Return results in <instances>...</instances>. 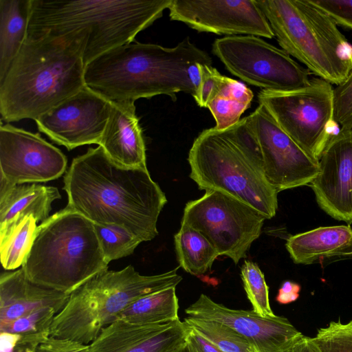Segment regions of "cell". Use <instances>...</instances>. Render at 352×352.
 <instances>
[{
    "label": "cell",
    "mask_w": 352,
    "mask_h": 352,
    "mask_svg": "<svg viewBox=\"0 0 352 352\" xmlns=\"http://www.w3.org/2000/svg\"><path fill=\"white\" fill-rule=\"evenodd\" d=\"M212 58L188 38L175 47L131 42L100 55L85 67V85L111 102L185 92L192 96L200 81L199 65Z\"/></svg>",
    "instance_id": "cell-2"
},
{
    "label": "cell",
    "mask_w": 352,
    "mask_h": 352,
    "mask_svg": "<svg viewBox=\"0 0 352 352\" xmlns=\"http://www.w3.org/2000/svg\"><path fill=\"white\" fill-rule=\"evenodd\" d=\"M300 285L295 282L285 280L279 288L276 300L282 305L296 301L299 298Z\"/></svg>",
    "instance_id": "cell-38"
},
{
    "label": "cell",
    "mask_w": 352,
    "mask_h": 352,
    "mask_svg": "<svg viewBox=\"0 0 352 352\" xmlns=\"http://www.w3.org/2000/svg\"><path fill=\"white\" fill-rule=\"evenodd\" d=\"M106 261L132 254L142 241L118 226L94 223Z\"/></svg>",
    "instance_id": "cell-29"
},
{
    "label": "cell",
    "mask_w": 352,
    "mask_h": 352,
    "mask_svg": "<svg viewBox=\"0 0 352 352\" xmlns=\"http://www.w3.org/2000/svg\"><path fill=\"white\" fill-rule=\"evenodd\" d=\"M311 338L320 352H352V320L331 321Z\"/></svg>",
    "instance_id": "cell-31"
},
{
    "label": "cell",
    "mask_w": 352,
    "mask_h": 352,
    "mask_svg": "<svg viewBox=\"0 0 352 352\" xmlns=\"http://www.w3.org/2000/svg\"><path fill=\"white\" fill-rule=\"evenodd\" d=\"M174 352H188L186 346V344L185 343L183 346L177 349Z\"/></svg>",
    "instance_id": "cell-40"
},
{
    "label": "cell",
    "mask_w": 352,
    "mask_h": 352,
    "mask_svg": "<svg viewBox=\"0 0 352 352\" xmlns=\"http://www.w3.org/2000/svg\"><path fill=\"white\" fill-rule=\"evenodd\" d=\"M98 146L120 166L147 169L145 142L133 102H111V113Z\"/></svg>",
    "instance_id": "cell-19"
},
{
    "label": "cell",
    "mask_w": 352,
    "mask_h": 352,
    "mask_svg": "<svg viewBox=\"0 0 352 352\" xmlns=\"http://www.w3.org/2000/svg\"><path fill=\"white\" fill-rule=\"evenodd\" d=\"M67 206L94 223L124 228L142 242L157 234L159 215L167 203L148 170L113 162L102 148L75 157L64 176Z\"/></svg>",
    "instance_id": "cell-1"
},
{
    "label": "cell",
    "mask_w": 352,
    "mask_h": 352,
    "mask_svg": "<svg viewBox=\"0 0 352 352\" xmlns=\"http://www.w3.org/2000/svg\"><path fill=\"white\" fill-rule=\"evenodd\" d=\"M89 344L50 336L42 343L41 352H88Z\"/></svg>",
    "instance_id": "cell-36"
},
{
    "label": "cell",
    "mask_w": 352,
    "mask_h": 352,
    "mask_svg": "<svg viewBox=\"0 0 352 352\" xmlns=\"http://www.w3.org/2000/svg\"><path fill=\"white\" fill-rule=\"evenodd\" d=\"M175 287H170L135 300L118 319L136 324L171 322L179 319Z\"/></svg>",
    "instance_id": "cell-26"
},
{
    "label": "cell",
    "mask_w": 352,
    "mask_h": 352,
    "mask_svg": "<svg viewBox=\"0 0 352 352\" xmlns=\"http://www.w3.org/2000/svg\"><path fill=\"white\" fill-rule=\"evenodd\" d=\"M241 277L253 311L263 317L274 316L269 301V289L258 265L245 261L241 267Z\"/></svg>",
    "instance_id": "cell-30"
},
{
    "label": "cell",
    "mask_w": 352,
    "mask_h": 352,
    "mask_svg": "<svg viewBox=\"0 0 352 352\" xmlns=\"http://www.w3.org/2000/svg\"><path fill=\"white\" fill-rule=\"evenodd\" d=\"M174 243L179 267L192 275L205 274L219 256L201 233L187 225L181 224L174 235Z\"/></svg>",
    "instance_id": "cell-25"
},
{
    "label": "cell",
    "mask_w": 352,
    "mask_h": 352,
    "mask_svg": "<svg viewBox=\"0 0 352 352\" xmlns=\"http://www.w3.org/2000/svg\"><path fill=\"white\" fill-rule=\"evenodd\" d=\"M62 151L39 133L10 123L0 126V176L14 184L56 179L66 170Z\"/></svg>",
    "instance_id": "cell-13"
},
{
    "label": "cell",
    "mask_w": 352,
    "mask_h": 352,
    "mask_svg": "<svg viewBox=\"0 0 352 352\" xmlns=\"http://www.w3.org/2000/svg\"><path fill=\"white\" fill-rule=\"evenodd\" d=\"M282 50L332 85L352 71V45L311 0H256Z\"/></svg>",
    "instance_id": "cell-8"
},
{
    "label": "cell",
    "mask_w": 352,
    "mask_h": 352,
    "mask_svg": "<svg viewBox=\"0 0 352 352\" xmlns=\"http://www.w3.org/2000/svg\"><path fill=\"white\" fill-rule=\"evenodd\" d=\"M69 296L30 281L21 267L0 277V324L45 307L59 309Z\"/></svg>",
    "instance_id": "cell-20"
},
{
    "label": "cell",
    "mask_w": 352,
    "mask_h": 352,
    "mask_svg": "<svg viewBox=\"0 0 352 352\" xmlns=\"http://www.w3.org/2000/svg\"><path fill=\"white\" fill-rule=\"evenodd\" d=\"M248 117L258 144L265 176L278 192L310 184L318 161L300 147L262 105Z\"/></svg>",
    "instance_id": "cell-12"
},
{
    "label": "cell",
    "mask_w": 352,
    "mask_h": 352,
    "mask_svg": "<svg viewBox=\"0 0 352 352\" xmlns=\"http://www.w3.org/2000/svg\"><path fill=\"white\" fill-rule=\"evenodd\" d=\"M50 333L36 334L0 333V352H41L43 342Z\"/></svg>",
    "instance_id": "cell-34"
},
{
    "label": "cell",
    "mask_w": 352,
    "mask_h": 352,
    "mask_svg": "<svg viewBox=\"0 0 352 352\" xmlns=\"http://www.w3.org/2000/svg\"><path fill=\"white\" fill-rule=\"evenodd\" d=\"M212 52L226 69L242 80L272 91L307 86L311 73L283 50L252 35L215 40Z\"/></svg>",
    "instance_id": "cell-11"
},
{
    "label": "cell",
    "mask_w": 352,
    "mask_h": 352,
    "mask_svg": "<svg viewBox=\"0 0 352 352\" xmlns=\"http://www.w3.org/2000/svg\"><path fill=\"white\" fill-rule=\"evenodd\" d=\"M60 311V309L55 307L38 309L12 321L0 324V331L16 334L50 333L54 319Z\"/></svg>",
    "instance_id": "cell-32"
},
{
    "label": "cell",
    "mask_w": 352,
    "mask_h": 352,
    "mask_svg": "<svg viewBox=\"0 0 352 352\" xmlns=\"http://www.w3.org/2000/svg\"><path fill=\"white\" fill-rule=\"evenodd\" d=\"M319 172L310 184L319 207L332 218L352 223V130L333 135L320 158Z\"/></svg>",
    "instance_id": "cell-17"
},
{
    "label": "cell",
    "mask_w": 352,
    "mask_h": 352,
    "mask_svg": "<svg viewBox=\"0 0 352 352\" xmlns=\"http://www.w3.org/2000/svg\"><path fill=\"white\" fill-rule=\"evenodd\" d=\"M186 344L188 352H221L191 327L186 337Z\"/></svg>",
    "instance_id": "cell-37"
},
{
    "label": "cell",
    "mask_w": 352,
    "mask_h": 352,
    "mask_svg": "<svg viewBox=\"0 0 352 352\" xmlns=\"http://www.w3.org/2000/svg\"><path fill=\"white\" fill-rule=\"evenodd\" d=\"M285 247L296 264L308 265L352 251V228L322 226L290 236Z\"/></svg>",
    "instance_id": "cell-22"
},
{
    "label": "cell",
    "mask_w": 352,
    "mask_h": 352,
    "mask_svg": "<svg viewBox=\"0 0 352 352\" xmlns=\"http://www.w3.org/2000/svg\"><path fill=\"white\" fill-rule=\"evenodd\" d=\"M334 118L341 129L352 130V71L334 88Z\"/></svg>",
    "instance_id": "cell-33"
},
{
    "label": "cell",
    "mask_w": 352,
    "mask_h": 352,
    "mask_svg": "<svg viewBox=\"0 0 352 352\" xmlns=\"http://www.w3.org/2000/svg\"><path fill=\"white\" fill-rule=\"evenodd\" d=\"M60 198L56 187L14 184L0 176V230L21 216L31 214L38 223L43 222L50 217L52 203Z\"/></svg>",
    "instance_id": "cell-21"
},
{
    "label": "cell",
    "mask_w": 352,
    "mask_h": 352,
    "mask_svg": "<svg viewBox=\"0 0 352 352\" xmlns=\"http://www.w3.org/2000/svg\"><path fill=\"white\" fill-rule=\"evenodd\" d=\"M32 0H0V82L27 36Z\"/></svg>",
    "instance_id": "cell-23"
},
{
    "label": "cell",
    "mask_w": 352,
    "mask_h": 352,
    "mask_svg": "<svg viewBox=\"0 0 352 352\" xmlns=\"http://www.w3.org/2000/svg\"><path fill=\"white\" fill-rule=\"evenodd\" d=\"M108 264L94 223L67 206L38 226L21 268L32 283L69 296Z\"/></svg>",
    "instance_id": "cell-6"
},
{
    "label": "cell",
    "mask_w": 352,
    "mask_h": 352,
    "mask_svg": "<svg viewBox=\"0 0 352 352\" xmlns=\"http://www.w3.org/2000/svg\"><path fill=\"white\" fill-rule=\"evenodd\" d=\"M188 161L190 177L200 190L229 194L273 218L278 192L265 176L261 153L248 117L224 130H204L194 140Z\"/></svg>",
    "instance_id": "cell-5"
},
{
    "label": "cell",
    "mask_w": 352,
    "mask_h": 352,
    "mask_svg": "<svg viewBox=\"0 0 352 352\" xmlns=\"http://www.w3.org/2000/svg\"><path fill=\"white\" fill-rule=\"evenodd\" d=\"M111 110V101L85 86L35 122L40 132L70 151L99 144Z\"/></svg>",
    "instance_id": "cell-14"
},
{
    "label": "cell",
    "mask_w": 352,
    "mask_h": 352,
    "mask_svg": "<svg viewBox=\"0 0 352 352\" xmlns=\"http://www.w3.org/2000/svg\"><path fill=\"white\" fill-rule=\"evenodd\" d=\"M172 0H32L27 38L68 36L82 48L85 65L160 18Z\"/></svg>",
    "instance_id": "cell-3"
},
{
    "label": "cell",
    "mask_w": 352,
    "mask_h": 352,
    "mask_svg": "<svg viewBox=\"0 0 352 352\" xmlns=\"http://www.w3.org/2000/svg\"><path fill=\"white\" fill-rule=\"evenodd\" d=\"M189 328L179 319L158 324L117 319L89 344L88 352H174L186 343Z\"/></svg>",
    "instance_id": "cell-18"
},
{
    "label": "cell",
    "mask_w": 352,
    "mask_h": 352,
    "mask_svg": "<svg viewBox=\"0 0 352 352\" xmlns=\"http://www.w3.org/2000/svg\"><path fill=\"white\" fill-rule=\"evenodd\" d=\"M265 219L256 209L233 196L207 190L201 197L186 203L181 224L199 231L219 256L237 264L259 237Z\"/></svg>",
    "instance_id": "cell-10"
},
{
    "label": "cell",
    "mask_w": 352,
    "mask_h": 352,
    "mask_svg": "<svg viewBox=\"0 0 352 352\" xmlns=\"http://www.w3.org/2000/svg\"><path fill=\"white\" fill-rule=\"evenodd\" d=\"M221 352H258L230 327L217 321L187 316L184 320Z\"/></svg>",
    "instance_id": "cell-28"
},
{
    "label": "cell",
    "mask_w": 352,
    "mask_h": 352,
    "mask_svg": "<svg viewBox=\"0 0 352 352\" xmlns=\"http://www.w3.org/2000/svg\"><path fill=\"white\" fill-rule=\"evenodd\" d=\"M327 13L338 25L352 30V0H311Z\"/></svg>",
    "instance_id": "cell-35"
},
{
    "label": "cell",
    "mask_w": 352,
    "mask_h": 352,
    "mask_svg": "<svg viewBox=\"0 0 352 352\" xmlns=\"http://www.w3.org/2000/svg\"><path fill=\"white\" fill-rule=\"evenodd\" d=\"M168 10L171 20L198 32L274 36L256 0H172Z\"/></svg>",
    "instance_id": "cell-15"
},
{
    "label": "cell",
    "mask_w": 352,
    "mask_h": 352,
    "mask_svg": "<svg viewBox=\"0 0 352 352\" xmlns=\"http://www.w3.org/2000/svg\"><path fill=\"white\" fill-rule=\"evenodd\" d=\"M188 316L219 322L245 338L258 352H286L303 336L286 318L233 309L202 294L185 309Z\"/></svg>",
    "instance_id": "cell-16"
},
{
    "label": "cell",
    "mask_w": 352,
    "mask_h": 352,
    "mask_svg": "<svg viewBox=\"0 0 352 352\" xmlns=\"http://www.w3.org/2000/svg\"><path fill=\"white\" fill-rule=\"evenodd\" d=\"M178 267L151 276L141 275L132 265L98 273L72 292L50 327V336L85 344L118 319L132 302L146 295L176 287L182 277Z\"/></svg>",
    "instance_id": "cell-7"
},
{
    "label": "cell",
    "mask_w": 352,
    "mask_h": 352,
    "mask_svg": "<svg viewBox=\"0 0 352 352\" xmlns=\"http://www.w3.org/2000/svg\"><path fill=\"white\" fill-rule=\"evenodd\" d=\"M81 44L68 36L25 38L0 82L1 120L38 118L85 87Z\"/></svg>",
    "instance_id": "cell-4"
},
{
    "label": "cell",
    "mask_w": 352,
    "mask_h": 352,
    "mask_svg": "<svg viewBox=\"0 0 352 352\" xmlns=\"http://www.w3.org/2000/svg\"><path fill=\"white\" fill-rule=\"evenodd\" d=\"M334 88L311 78L305 87L288 91L262 90L263 105L280 128L305 152L318 161L330 138L339 130L334 118Z\"/></svg>",
    "instance_id": "cell-9"
},
{
    "label": "cell",
    "mask_w": 352,
    "mask_h": 352,
    "mask_svg": "<svg viewBox=\"0 0 352 352\" xmlns=\"http://www.w3.org/2000/svg\"><path fill=\"white\" fill-rule=\"evenodd\" d=\"M253 97L252 90L244 83L223 76L206 107L215 120L214 128L224 130L237 124Z\"/></svg>",
    "instance_id": "cell-24"
},
{
    "label": "cell",
    "mask_w": 352,
    "mask_h": 352,
    "mask_svg": "<svg viewBox=\"0 0 352 352\" xmlns=\"http://www.w3.org/2000/svg\"><path fill=\"white\" fill-rule=\"evenodd\" d=\"M286 352H320L312 338L303 336Z\"/></svg>",
    "instance_id": "cell-39"
},
{
    "label": "cell",
    "mask_w": 352,
    "mask_h": 352,
    "mask_svg": "<svg viewBox=\"0 0 352 352\" xmlns=\"http://www.w3.org/2000/svg\"><path fill=\"white\" fill-rule=\"evenodd\" d=\"M37 223L32 215H25L0 230L1 262L6 270L22 266L33 245Z\"/></svg>",
    "instance_id": "cell-27"
}]
</instances>
